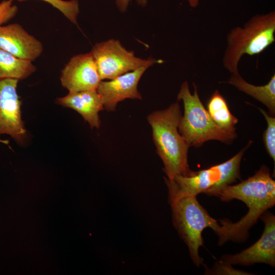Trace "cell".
<instances>
[{"label": "cell", "mask_w": 275, "mask_h": 275, "mask_svg": "<svg viewBox=\"0 0 275 275\" xmlns=\"http://www.w3.org/2000/svg\"><path fill=\"white\" fill-rule=\"evenodd\" d=\"M218 197L223 201L237 199L244 202L249 208L248 213L236 223L221 219V230L217 235L218 244L227 241L241 242L249 237V231L260 216L275 204V181L270 170L263 165L253 176L239 183L228 185L220 191Z\"/></svg>", "instance_id": "cell-1"}, {"label": "cell", "mask_w": 275, "mask_h": 275, "mask_svg": "<svg viewBox=\"0 0 275 275\" xmlns=\"http://www.w3.org/2000/svg\"><path fill=\"white\" fill-rule=\"evenodd\" d=\"M181 116L178 102L147 116L157 154L164 165L163 171L169 181L176 176H188L194 172L188 164V151L190 146L178 130Z\"/></svg>", "instance_id": "cell-2"}, {"label": "cell", "mask_w": 275, "mask_h": 275, "mask_svg": "<svg viewBox=\"0 0 275 275\" xmlns=\"http://www.w3.org/2000/svg\"><path fill=\"white\" fill-rule=\"evenodd\" d=\"M253 141L229 160L218 164L194 171L188 176L178 175L172 181L164 177L169 190V203L186 196H197L203 193L218 197L221 190L228 185L241 180L240 167L244 153Z\"/></svg>", "instance_id": "cell-3"}, {"label": "cell", "mask_w": 275, "mask_h": 275, "mask_svg": "<svg viewBox=\"0 0 275 275\" xmlns=\"http://www.w3.org/2000/svg\"><path fill=\"white\" fill-rule=\"evenodd\" d=\"M226 40L223 66L231 74L236 73L243 56L260 54L274 42L275 11L255 15L242 26L231 30Z\"/></svg>", "instance_id": "cell-4"}, {"label": "cell", "mask_w": 275, "mask_h": 275, "mask_svg": "<svg viewBox=\"0 0 275 275\" xmlns=\"http://www.w3.org/2000/svg\"><path fill=\"white\" fill-rule=\"evenodd\" d=\"M193 86L192 94L188 82L183 81L177 95L178 100H182L184 105L183 115L178 125L179 133L190 146L195 147L210 140L231 143L237 137L236 132L224 130L214 122L200 99L195 83Z\"/></svg>", "instance_id": "cell-5"}, {"label": "cell", "mask_w": 275, "mask_h": 275, "mask_svg": "<svg viewBox=\"0 0 275 275\" xmlns=\"http://www.w3.org/2000/svg\"><path fill=\"white\" fill-rule=\"evenodd\" d=\"M173 225L188 247L190 258L197 267L203 264L199 250L203 246L202 233L207 228L217 235L221 225L198 202L197 196H186L170 204Z\"/></svg>", "instance_id": "cell-6"}, {"label": "cell", "mask_w": 275, "mask_h": 275, "mask_svg": "<svg viewBox=\"0 0 275 275\" xmlns=\"http://www.w3.org/2000/svg\"><path fill=\"white\" fill-rule=\"evenodd\" d=\"M91 52L101 80H110L141 67L163 62L151 58L147 60L138 58L133 51L127 50L119 40L114 39L95 44Z\"/></svg>", "instance_id": "cell-7"}, {"label": "cell", "mask_w": 275, "mask_h": 275, "mask_svg": "<svg viewBox=\"0 0 275 275\" xmlns=\"http://www.w3.org/2000/svg\"><path fill=\"white\" fill-rule=\"evenodd\" d=\"M18 79H0V135L7 134L16 142L23 143L26 134L21 119V101L16 89ZM8 144V141L0 140Z\"/></svg>", "instance_id": "cell-8"}, {"label": "cell", "mask_w": 275, "mask_h": 275, "mask_svg": "<svg viewBox=\"0 0 275 275\" xmlns=\"http://www.w3.org/2000/svg\"><path fill=\"white\" fill-rule=\"evenodd\" d=\"M260 218L264 223V231L260 238L241 252L223 255L220 260L231 265L250 266L259 263L274 267L275 216L266 211Z\"/></svg>", "instance_id": "cell-9"}, {"label": "cell", "mask_w": 275, "mask_h": 275, "mask_svg": "<svg viewBox=\"0 0 275 275\" xmlns=\"http://www.w3.org/2000/svg\"><path fill=\"white\" fill-rule=\"evenodd\" d=\"M60 79L69 92L96 90L101 81L91 52L73 57L63 69Z\"/></svg>", "instance_id": "cell-10"}, {"label": "cell", "mask_w": 275, "mask_h": 275, "mask_svg": "<svg viewBox=\"0 0 275 275\" xmlns=\"http://www.w3.org/2000/svg\"><path fill=\"white\" fill-rule=\"evenodd\" d=\"M146 65L127 72L108 81L101 80L96 90L100 96L104 109L113 112L118 103L126 99H142L138 89L139 82L145 71Z\"/></svg>", "instance_id": "cell-11"}, {"label": "cell", "mask_w": 275, "mask_h": 275, "mask_svg": "<svg viewBox=\"0 0 275 275\" xmlns=\"http://www.w3.org/2000/svg\"><path fill=\"white\" fill-rule=\"evenodd\" d=\"M0 49L25 60L33 61L43 50L42 43L18 23L0 25Z\"/></svg>", "instance_id": "cell-12"}, {"label": "cell", "mask_w": 275, "mask_h": 275, "mask_svg": "<svg viewBox=\"0 0 275 275\" xmlns=\"http://www.w3.org/2000/svg\"><path fill=\"white\" fill-rule=\"evenodd\" d=\"M56 101L61 105L76 111L91 128H99L101 121L98 114L104 107L96 90L69 92L67 95L58 98Z\"/></svg>", "instance_id": "cell-13"}, {"label": "cell", "mask_w": 275, "mask_h": 275, "mask_svg": "<svg viewBox=\"0 0 275 275\" xmlns=\"http://www.w3.org/2000/svg\"><path fill=\"white\" fill-rule=\"evenodd\" d=\"M227 82L245 93L265 105L269 111V115L275 114V74L268 82L263 86H255L248 82L239 72L232 73Z\"/></svg>", "instance_id": "cell-14"}, {"label": "cell", "mask_w": 275, "mask_h": 275, "mask_svg": "<svg viewBox=\"0 0 275 275\" xmlns=\"http://www.w3.org/2000/svg\"><path fill=\"white\" fill-rule=\"evenodd\" d=\"M36 70V67L32 61L18 58L0 49V79H24Z\"/></svg>", "instance_id": "cell-15"}, {"label": "cell", "mask_w": 275, "mask_h": 275, "mask_svg": "<svg viewBox=\"0 0 275 275\" xmlns=\"http://www.w3.org/2000/svg\"><path fill=\"white\" fill-rule=\"evenodd\" d=\"M207 111L214 122L219 127L227 131L235 133V125L238 120L230 112L226 100L216 90L209 98Z\"/></svg>", "instance_id": "cell-16"}, {"label": "cell", "mask_w": 275, "mask_h": 275, "mask_svg": "<svg viewBox=\"0 0 275 275\" xmlns=\"http://www.w3.org/2000/svg\"><path fill=\"white\" fill-rule=\"evenodd\" d=\"M23 2L27 0H17ZM51 5L60 11L72 23L77 24V17L79 13V5L77 0H41Z\"/></svg>", "instance_id": "cell-17"}, {"label": "cell", "mask_w": 275, "mask_h": 275, "mask_svg": "<svg viewBox=\"0 0 275 275\" xmlns=\"http://www.w3.org/2000/svg\"><path fill=\"white\" fill-rule=\"evenodd\" d=\"M264 116L267 123L264 132L263 140L266 151L270 157L275 161V118L269 115L262 108L258 107Z\"/></svg>", "instance_id": "cell-18"}, {"label": "cell", "mask_w": 275, "mask_h": 275, "mask_svg": "<svg viewBox=\"0 0 275 275\" xmlns=\"http://www.w3.org/2000/svg\"><path fill=\"white\" fill-rule=\"evenodd\" d=\"M205 268V274L212 275H250L253 274L249 272L236 269L232 267V265L221 260H216L211 268H208L205 264H203Z\"/></svg>", "instance_id": "cell-19"}, {"label": "cell", "mask_w": 275, "mask_h": 275, "mask_svg": "<svg viewBox=\"0 0 275 275\" xmlns=\"http://www.w3.org/2000/svg\"><path fill=\"white\" fill-rule=\"evenodd\" d=\"M13 0H5L0 3V25L8 22L16 14L18 8L12 5Z\"/></svg>", "instance_id": "cell-20"}, {"label": "cell", "mask_w": 275, "mask_h": 275, "mask_svg": "<svg viewBox=\"0 0 275 275\" xmlns=\"http://www.w3.org/2000/svg\"><path fill=\"white\" fill-rule=\"evenodd\" d=\"M131 0H116V3L117 7L121 12H125ZM137 3L142 7L147 5V0H136Z\"/></svg>", "instance_id": "cell-21"}, {"label": "cell", "mask_w": 275, "mask_h": 275, "mask_svg": "<svg viewBox=\"0 0 275 275\" xmlns=\"http://www.w3.org/2000/svg\"><path fill=\"white\" fill-rule=\"evenodd\" d=\"M190 7L191 8L197 7L199 4L200 0H187Z\"/></svg>", "instance_id": "cell-22"}]
</instances>
